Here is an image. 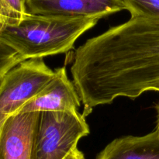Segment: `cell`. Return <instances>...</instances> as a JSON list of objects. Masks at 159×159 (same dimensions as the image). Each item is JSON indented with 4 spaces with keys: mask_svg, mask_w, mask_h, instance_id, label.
<instances>
[{
    "mask_svg": "<svg viewBox=\"0 0 159 159\" xmlns=\"http://www.w3.org/2000/svg\"><path fill=\"white\" fill-rule=\"evenodd\" d=\"M80 65L96 106L159 93V18L130 17L89 39L81 47Z\"/></svg>",
    "mask_w": 159,
    "mask_h": 159,
    "instance_id": "obj_1",
    "label": "cell"
},
{
    "mask_svg": "<svg viewBox=\"0 0 159 159\" xmlns=\"http://www.w3.org/2000/svg\"><path fill=\"white\" fill-rule=\"evenodd\" d=\"M98 17H67L30 13L19 25L0 28V41L25 60L71 51L80 36L96 26Z\"/></svg>",
    "mask_w": 159,
    "mask_h": 159,
    "instance_id": "obj_2",
    "label": "cell"
},
{
    "mask_svg": "<svg viewBox=\"0 0 159 159\" xmlns=\"http://www.w3.org/2000/svg\"><path fill=\"white\" fill-rule=\"evenodd\" d=\"M89 134L85 116L78 111L40 113L31 159H65Z\"/></svg>",
    "mask_w": 159,
    "mask_h": 159,
    "instance_id": "obj_3",
    "label": "cell"
},
{
    "mask_svg": "<svg viewBox=\"0 0 159 159\" xmlns=\"http://www.w3.org/2000/svg\"><path fill=\"white\" fill-rule=\"evenodd\" d=\"M54 75L43 58L29 59L12 68L0 84V128L10 115L37 94Z\"/></svg>",
    "mask_w": 159,
    "mask_h": 159,
    "instance_id": "obj_4",
    "label": "cell"
},
{
    "mask_svg": "<svg viewBox=\"0 0 159 159\" xmlns=\"http://www.w3.org/2000/svg\"><path fill=\"white\" fill-rule=\"evenodd\" d=\"M80 102L74 83L68 79L65 67H62L54 71L51 80L18 111L75 112L80 107Z\"/></svg>",
    "mask_w": 159,
    "mask_h": 159,
    "instance_id": "obj_5",
    "label": "cell"
},
{
    "mask_svg": "<svg viewBox=\"0 0 159 159\" xmlns=\"http://www.w3.org/2000/svg\"><path fill=\"white\" fill-rule=\"evenodd\" d=\"M40 113L20 112L9 116L0 128V159H31Z\"/></svg>",
    "mask_w": 159,
    "mask_h": 159,
    "instance_id": "obj_6",
    "label": "cell"
},
{
    "mask_svg": "<svg viewBox=\"0 0 159 159\" xmlns=\"http://www.w3.org/2000/svg\"><path fill=\"white\" fill-rule=\"evenodd\" d=\"M34 15L67 17H98L127 10L124 0H26Z\"/></svg>",
    "mask_w": 159,
    "mask_h": 159,
    "instance_id": "obj_7",
    "label": "cell"
},
{
    "mask_svg": "<svg viewBox=\"0 0 159 159\" xmlns=\"http://www.w3.org/2000/svg\"><path fill=\"white\" fill-rule=\"evenodd\" d=\"M96 159H159V131L155 130L144 136L116 138Z\"/></svg>",
    "mask_w": 159,
    "mask_h": 159,
    "instance_id": "obj_8",
    "label": "cell"
},
{
    "mask_svg": "<svg viewBox=\"0 0 159 159\" xmlns=\"http://www.w3.org/2000/svg\"><path fill=\"white\" fill-rule=\"evenodd\" d=\"M28 14L26 0H0V28L17 26Z\"/></svg>",
    "mask_w": 159,
    "mask_h": 159,
    "instance_id": "obj_9",
    "label": "cell"
},
{
    "mask_svg": "<svg viewBox=\"0 0 159 159\" xmlns=\"http://www.w3.org/2000/svg\"><path fill=\"white\" fill-rule=\"evenodd\" d=\"M131 17H158L159 0H124Z\"/></svg>",
    "mask_w": 159,
    "mask_h": 159,
    "instance_id": "obj_10",
    "label": "cell"
},
{
    "mask_svg": "<svg viewBox=\"0 0 159 159\" xmlns=\"http://www.w3.org/2000/svg\"><path fill=\"white\" fill-rule=\"evenodd\" d=\"M24 61L17 51L0 41V84L12 68Z\"/></svg>",
    "mask_w": 159,
    "mask_h": 159,
    "instance_id": "obj_11",
    "label": "cell"
},
{
    "mask_svg": "<svg viewBox=\"0 0 159 159\" xmlns=\"http://www.w3.org/2000/svg\"><path fill=\"white\" fill-rule=\"evenodd\" d=\"M65 159H85V156H84L83 153L79 149L76 148L69 155L66 157Z\"/></svg>",
    "mask_w": 159,
    "mask_h": 159,
    "instance_id": "obj_12",
    "label": "cell"
},
{
    "mask_svg": "<svg viewBox=\"0 0 159 159\" xmlns=\"http://www.w3.org/2000/svg\"><path fill=\"white\" fill-rule=\"evenodd\" d=\"M156 110H157V113H158V116H157V127H156V130H158L159 131V103L156 106Z\"/></svg>",
    "mask_w": 159,
    "mask_h": 159,
    "instance_id": "obj_13",
    "label": "cell"
}]
</instances>
